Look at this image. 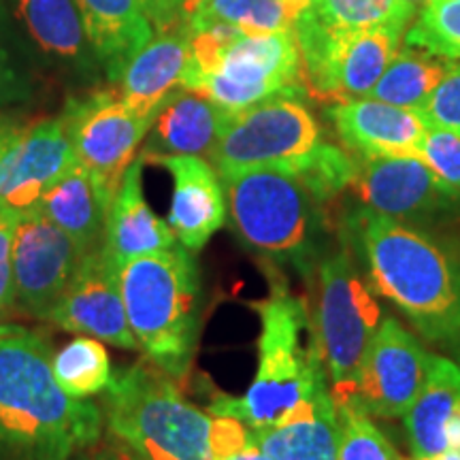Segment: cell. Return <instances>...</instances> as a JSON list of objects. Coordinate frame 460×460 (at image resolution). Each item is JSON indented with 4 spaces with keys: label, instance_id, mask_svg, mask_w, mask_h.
<instances>
[{
    "label": "cell",
    "instance_id": "obj_30",
    "mask_svg": "<svg viewBox=\"0 0 460 460\" xmlns=\"http://www.w3.org/2000/svg\"><path fill=\"white\" fill-rule=\"evenodd\" d=\"M405 45L460 62V0H430L405 31Z\"/></svg>",
    "mask_w": 460,
    "mask_h": 460
},
{
    "label": "cell",
    "instance_id": "obj_33",
    "mask_svg": "<svg viewBox=\"0 0 460 460\" xmlns=\"http://www.w3.org/2000/svg\"><path fill=\"white\" fill-rule=\"evenodd\" d=\"M418 158L433 171L437 181L460 199V135L429 126L418 147Z\"/></svg>",
    "mask_w": 460,
    "mask_h": 460
},
{
    "label": "cell",
    "instance_id": "obj_27",
    "mask_svg": "<svg viewBox=\"0 0 460 460\" xmlns=\"http://www.w3.org/2000/svg\"><path fill=\"white\" fill-rule=\"evenodd\" d=\"M452 62L446 58L427 54L422 49H399L386 66L376 88L369 92L371 99L388 102L402 109H420L427 105L437 85L450 71Z\"/></svg>",
    "mask_w": 460,
    "mask_h": 460
},
{
    "label": "cell",
    "instance_id": "obj_39",
    "mask_svg": "<svg viewBox=\"0 0 460 460\" xmlns=\"http://www.w3.org/2000/svg\"><path fill=\"white\" fill-rule=\"evenodd\" d=\"M430 0H396V11H399V17L402 24H410V20L418 15L420 9H424Z\"/></svg>",
    "mask_w": 460,
    "mask_h": 460
},
{
    "label": "cell",
    "instance_id": "obj_16",
    "mask_svg": "<svg viewBox=\"0 0 460 460\" xmlns=\"http://www.w3.org/2000/svg\"><path fill=\"white\" fill-rule=\"evenodd\" d=\"M48 322L60 326L62 331L82 332L115 348L139 349L126 318L119 269L111 262L102 245L82 258Z\"/></svg>",
    "mask_w": 460,
    "mask_h": 460
},
{
    "label": "cell",
    "instance_id": "obj_13",
    "mask_svg": "<svg viewBox=\"0 0 460 460\" xmlns=\"http://www.w3.org/2000/svg\"><path fill=\"white\" fill-rule=\"evenodd\" d=\"M430 352L394 315H384L341 405L371 418H402L422 390ZM337 405V402H335Z\"/></svg>",
    "mask_w": 460,
    "mask_h": 460
},
{
    "label": "cell",
    "instance_id": "obj_21",
    "mask_svg": "<svg viewBox=\"0 0 460 460\" xmlns=\"http://www.w3.org/2000/svg\"><path fill=\"white\" fill-rule=\"evenodd\" d=\"M230 113L200 92L180 88L158 109L139 156H211Z\"/></svg>",
    "mask_w": 460,
    "mask_h": 460
},
{
    "label": "cell",
    "instance_id": "obj_24",
    "mask_svg": "<svg viewBox=\"0 0 460 460\" xmlns=\"http://www.w3.org/2000/svg\"><path fill=\"white\" fill-rule=\"evenodd\" d=\"M84 17L92 51L115 84L126 62L154 37L141 0H75Z\"/></svg>",
    "mask_w": 460,
    "mask_h": 460
},
{
    "label": "cell",
    "instance_id": "obj_10",
    "mask_svg": "<svg viewBox=\"0 0 460 460\" xmlns=\"http://www.w3.org/2000/svg\"><path fill=\"white\" fill-rule=\"evenodd\" d=\"M401 26L382 24L358 31H329L309 13L295 22L305 85L318 99L348 101L369 96L399 51Z\"/></svg>",
    "mask_w": 460,
    "mask_h": 460
},
{
    "label": "cell",
    "instance_id": "obj_22",
    "mask_svg": "<svg viewBox=\"0 0 460 460\" xmlns=\"http://www.w3.org/2000/svg\"><path fill=\"white\" fill-rule=\"evenodd\" d=\"M143 163L146 160L137 156L124 172L107 214L102 250L118 269L135 258L169 250L177 243L169 224L147 205L143 194Z\"/></svg>",
    "mask_w": 460,
    "mask_h": 460
},
{
    "label": "cell",
    "instance_id": "obj_36",
    "mask_svg": "<svg viewBox=\"0 0 460 460\" xmlns=\"http://www.w3.org/2000/svg\"><path fill=\"white\" fill-rule=\"evenodd\" d=\"M31 82H28L26 75L17 68L7 48L0 43V109L17 105V102H24L31 99Z\"/></svg>",
    "mask_w": 460,
    "mask_h": 460
},
{
    "label": "cell",
    "instance_id": "obj_40",
    "mask_svg": "<svg viewBox=\"0 0 460 460\" xmlns=\"http://www.w3.org/2000/svg\"><path fill=\"white\" fill-rule=\"evenodd\" d=\"M15 128H17L15 119L11 118V115L0 113V160H3V154H4V149H7Z\"/></svg>",
    "mask_w": 460,
    "mask_h": 460
},
{
    "label": "cell",
    "instance_id": "obj_6",
    "mask_svg": "<svg viewBox=\"0 0 460 460\" xmlns=\"http://www.w3.org/2000/svg\"><path fill=\"white\" fill-rule=\"evenodd\" d=\"M107 439L135 460H214V413L192 405L152 362H135L105 390Z\"/></svg>",
    "mask_w": 460,
    "mask_h": 460
},
{
    "label": "cell",
    "instance_id": "obj_18",
    "mask_svg": "<svg viewBox=\"0 0 460 460\" xmlns=\"http://www.w3.org/2000/svg\"><path fill=\"white\" fill-rule=\"evenodd\" d=\"M331 122L358 158L416 156L429 124L413 109H402L371 96L337 101Z\"/></svg>",
    "mask_w": 460,
    "mask_h": 460
},
{
    "label": "cell",
    "instance_id": "obj_25",
    "mask_svg": "<svg viewBox=\"0 0 460 460\" xmlns=\"http://www.w3.org/2000/svg\"><path fill=\"white\" fill-rule=\"evenodd\" d=\"M109 207L111 199L105 190L77 163L43 194L37 211L66 233L85 256L105 241Z\"/></svg>",
    "mask_w": 460,
    "mask_h": 460
},
{
    "label": "cell",
    "instance_id": "obj_26",
    "mask_svg": "<svg viewBox=\"0 0 460 460\" xmlns=\"http://www.w3.org/2000/svg\"><path fill=\"white\" fill-rule=\"evenodd\" d=\"M15 9L41 54L66 65L96 60L75 0H15Z\"/></svg>",
    "mask_w": 460,
    "mask_h": 460
},
{
    "label": "cell",
    "instance_id": "obj_17",
    "mask_svg": "<svg viewBox=\"0 0 460 460\" xmlns=\"http://www.w3.org/2000/svg\"><path fill=\"white\" fill-rule=\"evenodd\" d=\"M172 177L169 224L177 243L197 254L226 224L228 203L224 181L216 166L200 156H158Z\"/></svg>",
    "mask_w": 460,
    "mask_h": 460
},
{
    "label": "cell",
    "instance_id": "obj_3",
    "mask_svg": "<svg viewBox=\"0 0 460 460\" xmlns=\"http://www.w3.org/2000/svg\"><path fill=\"white\" fill-rule=\"evenodd\" d=\"M261 318L258 369L243 396H217L207 411L237 418L252 430L278 427L303 402L331 390L315 341L312 318L301 298L275 284L271 295L252 303Z\"/></svg>",
    "mask_w": 460,
    "mask_h": 460
},
{
    "label": "cell",
    "instance_id": "obj_31",
    "mask_svg": "<svg viewBox=\"0 0 460 460\" xmlns=\"http://www.w3.org/2000/svg\"><path fill=\"white\" fill-rule=\"evenodd\" d=\"M307 13L329 31H358L382 24L407 28L396 11V0H315Z\"/></svg>",
    "mask_w": 460,
    "mask_h": 460
},
{
    "label": "cell",
    "instance_id": "obj_4",
    "mask_svg": "<svg viewBox=\"0 0 460 460\" xmlns=\"http://www.w3.org/2000/svg\"><path fill=\"white\" fill-rule=\"evenodd\" d=\"M230 226L245 250L275 271H292L312 284L332 245L326 205L303 177L256 169L222 177Z\"/></svg>",
    "mask_w": 460,
    "mask_h": 460
},
{
    "label": "cell",
    "instance_id": "obj_43",
    "mask_svg": "<svg viewBox=\"0 0 460 460\" xmlns=\"http://www.w3.org/2000/svg\"><path fill=\"white\" fill-rule=\"evenodd\" d=\"M203 3H205V0H181V3H180V13H181L183 24H186L190 17L197 13V9H199Z\"/></svg>",
    "mask_w": 460,
    "mask_h": 460
},
{
    "label": "cell",
    "instance_id": "obj_38",
    "mask_svg": "<svg viewBox=\"0 0 460 460\" xmlns=\"http://www.w3.org/2000/svg\"><path fill=\"white\" fill-rule=\"evenodd\" d=\"M71 460H135L128 452H124L118 444H113L111 439H105L101 444V439L94 446L85 447L84 452H79L77 456Z\"/></svg>",
    "mask_w": 460,
    "mask_h": 460
},
{
    "label": "cell",
    "instance_id": "obj_32",
    "mask_svg": "<svg viewBox=\"0 0 460 460\" xmlns=\"http://www.w3.org/2000/svg\"><path fill=\"white\" fill-rule=\"evenodd\" d=\"M339 460H401L388 437L371 416L349 405H337Z\"/></svg>",
    "mask_w": 460,
    "mask_h": 460
},
{
    "label": "cell",
    "instance_id": "obj_19",
    "mask_svg": "<svg viewBox=\"0 0 460 460\" xmlns=\"http://www.w3.org/2000/svg\"><path fill=\"white\" fill-rule=\"evenodd\" d=\"M192 60L190 31L186 24L158 31L115 79L118 92L132 113L152 122L171 94L183 88Z\"/></svg>",
    "mask_w": 460,
    "mask_h": 460
},
{
    "label": "cell",
    "instance_id": "obj_11",
    "mask_svg": "<svg viewBox=\"0 0 460 460\" xmlns=\"http://www.w3.org/2000/svg\"><path fill=\"white\" fill-rule=\"evenodd\" d=\"M60 118L77 163L113 200L152 122L132 113L118 90H96L71 99Z\"/></svg>",
    "mask_w": 460,
    "mask_h": 460
},
{
    "label": "cell",
    "instance_id": "obj_35",
    "mask_svg": "<svg viewBox=\"0 0 460 460\" xmlns=\"http://www.w3.org/2000/svg\"><path fill=\"white\" fill-rule=\"evenodd\" d=\"M17 217L0 211V315L15 307L13 295V234Z\"/></svg>",
    "mask_w": 460,
    "mask_h": 460
},
{
    "label": "cell",
    "instance_id": "obj_37",
    "mask_svg": "<svg viewBox=\"0 0 460 460\" xmlns=\"http://www.w3.org/2000/svg\"><path fill=\"white\" fill-rule=\"evenodd\" d=\"M149 22L154 24V31H166V28L183 24L180 13L181 0H141Z\"/></svg>",
    "mask_w": 460,
    "mask_h": 460
},
{
    "label": "cell",
    "instance_id": "obj_14",
    "mask_svg": "<svg viewBox=\"0 0 460 460\" xmlns=\"http://www.w3.org/2000/svg\"><path fill=\"white\" fill-rule=\"evenodd\" d=\"M84 254L41 211L20 216L13 234V295L15 307L48 320Z\"/></svg>",
    "mask_w": 460,
    "mask_h": 460
},
{
    "label": "cell",
    "instance_id": "obj_44",
    "mask_svg": "<svg viewBox=\"0 0 460 460\" xmlns=\"http://www.w3.org/2000/svg\"><path fill=\"white\" fill-rule=\"evenodd\" d=\"M401 460H460V452H444V454H435V456H424V458H402Z\"/></svg>",
    "mask_w": 460,
    "mask_h": 460
},
{
    "label": "cell",
    "instance_id": "obj_9",
    "mask_svg": "<svg viewBox=\"0 0 460 460\" xmlns=\"http://www.w3.org/2000/svg\"><path fill=\"white\" fill-rule=\"evenodd\" d=\"M303 62L295 31L233 39L214 66L188 75L183 88L200 92L228 113L275 96H303Z\"/></svg>",
    "mask_w": 460,
    "mask_h": 460
},
{
    "label": "cell",
    "instance_id": "obj_28",
    "mask_svg": "<svg viewBox=\"0 0 460 460\" xmlns=\"http://www.w3.org/2000/svg\"><path fill=\"white\" fill-rule=\"evenodd\" d=\"M58 386L73 399H90L105 393L113 382L111 360L101 339L77 337L51 360Z\"/></svg>",
    "mask_w": 460,
    "mask_h": 460
},
{
    "label": "cell",
    "instance_id": "obj_20",
    "mask_svg": "<svg viewBox=\"0 0 460 460\" xmlns=\"http://www.w3.org/2000/svg\"><path fill=\"white\" fill-rule=\"evenodd\" d=\"M413 458L460 452V365L430 352L429 373L402 416Z\"/></svg>",
    "mask_w": 460,
    "mask_h": 460
},
{
    "label": "cell",
    "instance_id": "obj_15",
    "mask_svg": "<svg viewBox=\"0 0 460 460\" xmlns=\"http://www.w3.org/2000/svg\"><path fill=\"white\" fill-rule=\"evenodd\" d=\"M77 164L62 118L17 126L0 160V211H37L43 194Z\"/></svg>",
    "mask_w": 460,
    "mask_h": 460
},
{
    "label": "cell",
    "instance_id": "obj_5",
    "mask_svg": "<svg viewBox=\"0 0 460 460\" xmlns=\"http://www.w3.org/2000/svg\"><path fill=\"white\" fill-rule=\"evenodd\" d=\"M126 318L146 360L172 379L192 367L203 318L197 258L175 243L119 267Z\"/></svg>",
    "mask_w": 460,
    "mask_h": 460
},
{
    "label": "cell",
    "instance_id": "obj_23",
    "mask_svg": "<svg viewBox=\"0 0 460 460\" xmlns=\"http://www.w3.org/2000/svg\"><path fill=\"white\" fill-rule=\"evenodd\" d=\"M271 460H339V420L331 390L298 405L278 427L252 430Z\"/></svg>",
    "mask_w": 460,
    "mask_h": 460
},
{
    "label": "cell",
    "instance_id": "obj_8",
    "mask_svg": "<svg viewBox=\"0 0 460 460\" xmlns=\"http://www.w3.org/2000/svg\"><path fill=\"white\" fill-rule=\"evenodd\" d=\"M324 146L318 119L301 96H275L230 113L209 160L220 177L256 169L301 175Z\"/></svg>",
    "mask_w": 460,
    "mask_h": 460
},
{
    "label": "cell",
    "instance_id": "obj_12",
    "mask_svg": "<svg viewBox=\"0 0 460 460\" xmlns=\"http://www.w3.org/2000/svg\"><path fill=\"white\" fill-rule=\"evenodd\" d=\"M349 188L360 205L410 226L446 230L460 220V199L416 156L358 158Z\"/></svg>",
    "mask_w": 460,
    "mask_h": 460
},
{
    "label": "cell",
    "instance_id": "obj_34",
    "mask_svg": "<svg viewBox=\"0 0 460 460\" xmlns=\"http://www.w3.org/2000/svg\"><path fill=\"white\" fill-rule=\"evenodd\" d=\"M424 122L460 135V62H452L450 71L437 85L427 105L420 109Z\"/></svg>",
    "mask_w": 460,
    "mask_h": 460
},
{
    "label": "cell",
    "instance_id": "obj_7",
    "mask_svg": "<svg viewBox=\"0 0 460 460\" xmlns=\"http://www.w3.org/2000/svg\"><path fill=\"white\" fill-rule=\"evenodd\" d=\"M312 326L337 405L349 399L354 377L382 324L377 295L352 250L339 237L326 250L312 281Z\"/></svg>",
    "mask_w": 460,
    "mask_h": 460
},
{
    "label": "cell",
    "instance_id": "obj_42",
    "mask_svg": "<svg viewBox=\"0 0 460 460\" xmlns=\"http://www.w3.org/2000/svg\"><path fill=\"white\" fill-rule=\"evenodd\" d=\"M281 3L286 4L288 13H290V17H292V24H295L298 17H301L303 13H307L309 9H314L315 0H281Z\"/></svg>",
    "mask_w": 460,
    "mask_h": 460
},
{
    "label": "cell",
    "instance_id": "obj_2",
    "mask_svg": "<svg viewBox=\"0 0 460 460\" xmlns=\"http://www.w3.org/2000/svg\"><path fill=\"white\" fill-rule=\"evenodd\" d=\"M51 345L22 324H0V460H71L105 429L102 410L58 386Z\"/></svg>",
    "mask_w": 460,
    "mask_h": 460
},
{
    "label": "cell",
    "instance_id": "obj_41",
    "mask_svg": "<svg viewBox=\"0 0 460 460\" xmlns=\"http://www.w3.org/2000/svg\"><path fill=\"white\" fill-rule=\"evenodd\" d=\"M222 460H271V458H269L267 454H264L261 447L254 444V437H252V444L250 446L243 447V450L237 452V454H230V456L222 458Z\"/></svg>",
    "mask_w": 460,
    "mask_h": 460
},
{
    "label": "cell",
    "instance_id": "obj_1",
    "mask_svg": "<svg viewBox=\"0 0 460 460\" xmlns=\"http://www.w3.org/2000/svg\"><path fill=\"white\" fill-rule=\"evenodd\" d=\"M339 237L376 295L460 365V234L416 228L356 205L345 211Z\"/></svg>",
    "mask_w": 460,
    "mask_h": 460
},
{
    "label": "cell",
    "instance_id": "obj_29",
    "mask_svg": "<svg viewBox=\"0 0 460 460\" xmlns=\"http://www.w3.org/2000/svg\"><path fill=\"white\" fill-rule=\"evenodd\" d=\"M207 24H228L243 34L295 31L281 0H205L186 26L200 28Z\"/></svg>",
    "mask_w": 460,
    "mask_h": 460
}]
</instances>
